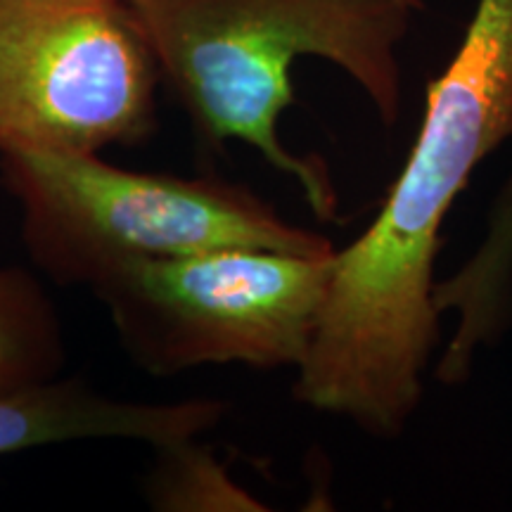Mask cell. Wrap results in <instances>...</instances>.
Wrapping results in <instances>:
<instances>
[{"instance_id": "9c48e42d", "label": "cell", "mask_w": 512, "mask_h": 512, "mask_svg": "<svg viewBox=\"0 0 512 512\" xmlns=\"http://www.w3.org/2000/svg\"><path fill=\"white\" fill-rule=\"evenodd\" d=\"M155 465L145 479L150 508L164 512H261L268 505L230 477L200 437L152 448Z\"/></svg>"}, {"instance_id": "8992f818", "label": "cell", "mask_w": 512, "mask_h": 512, "mask_svg": "<svg viewBox=\"0 0 512 512\" xmlns=\"http://www.w3.org/2000/svg\"><path fill=\"white\" fill-rule=\"evenodd\" d=\"M226 403L121 401L76 377L0 396V456L81 439H131L150 448L200 437L219 425Z\"/></svg>"}, {"instance_id": "ba28073f", "label": "cell", "mask_w": 512, "mask_h": 512, "mask_svg": "<svg viewBox=\"0 0 512 512\" xmlns=\"http://www.w3.org/2000/svg\"><path fill=\"white\" fill-rule=\"evenodd\" d=\"M67 363L60 313L24 268H0V396L62 377Z\"/></svg>"}, {"instance_id": "3957f363", "label": "cell", "mask_w": 512, "mask_h": 512, "mask_svg": "<svg viewBox=\"0 0 512 512\" xmlns=\"http://www.w3.org/2000/svg\"><path fill=\"white\" fill-rule=\"evenodd\" d=\"M0 178L22 214L31 264L57 285L91 287L140 259L219 249L328 256L332 242L287 223L247 185L219 176L128 171L100 157L19 150Z\"/></svg>"}, {"instance_id": "7a4b0ae2", "label": "cell", "mask_w": 512, "mask_h": 512, "mask_svg": "<svg viewBox=\"0 0 512 512\" xmlns=\"http://www.w3.org/2000/svg\"><path fill=\"white\" fill-rule=\"evenodd\" d=\"M150 38L162 83L188 114L202 152L252 145L302 188L316 219L339 221V195L318 155L278 133L297 102L299 57L335 64L392 128L401 117L399 48L422 0H128Z\"/></svg>"}, {"instance_id": "5b68a950", "label": "cell", "mask_w": 512, "mask_h": 512, "mask_svg": "<svg viewBox=\"0 0 512 512\" xmlns=\"http://www.w3.org/2000/svg\"><path fill=\"white\" fill-rule=\"evenodd\" d=\"M159 86L128 0H0V157L143 145Z\"/></svg>"}, {"instance_id": "52a82bcc", "label": "cell", "mask_w": 512, "mask_h": 512, "mask_svg": "<svg viewBox=\"0 0 512 512\" xmlns=\"http://www.w3.org/2000/svg\"><path fill=\"white\" fill-rule=\"evenodd\" d=\"M434 309L456 316V330L432 375L444 387H460L475 373L479 354L512 330V171L491 204L482 242L458 271L434 283Z\"/></svg>"}, {"instance_id": "6da1fadb", "label": "cell", "mask_w": 512, "mask_h": 512, "mask_svg": "<svg viewBox=\"0 0 512 512\" xmlns=\"http://www.w3.org/2000/svg\"><path fill=\"white\" fill-rule=\"evenodd\" d=\"M512 138V0H477L377 219L344 249L292 394L375 439L406 432L441 337V226L486 157Z\"/></svg>"}, {"instance_id": "277c9868", "label": "cell", "mask_w": 512, "mask_h": 512, "mask_svg": "<svg viewBox=\"0 0 512 512\" xmlns=\"http://www.w3.org/2000/svg\"><path fill=\"white\" fill-rule=\"evenodd\" d=\"M335 268V252L219 249L140 259L91 287L121 347L145 373L202 366L275 370L304 361Z\"/></svg>"}]
</instances>
